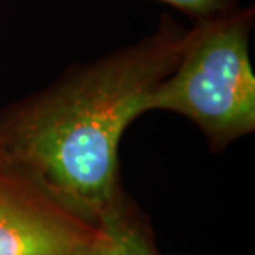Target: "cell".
Returning <instances> with one entry per match:
<instances>
[{"instance_id": "2", "label": "cell", "mask_w": 255, "mask_h": 255, "mask_svg": "<svg viewBox=\"0 0 255 255\" xmlns=\"http://www.w3.org/2000/svg\"><path fill=\"white\" fill-rule=\"evenodd\" d=\"M254 7H236L187 28L179 60L147 98V111H169L196 125L212 151L255 131L251 63Z\"/></svg>"}, {"instance_id": "4", "label": "cell", "mask_w": 255, "mask_h": 255, "mask_svg": "<svg viewBox=\"0 0 255 255\" xmlns=\"http://www.w3.org/2000/svg\"><path fill=\"white\" fill-rule=\"evenodd\" d=\"M101 229L105 232L101 255H161L149 226L129 199L101 224Z\"/></svg>"}, {"instance_id": "1", "label": "cell", "mask_w": 255, "mask_h": 255, "mask_svg": "<svg viewBox=\"0 0 255 255\" xmlns=\"http://www.w3.org/2000/svg\"><path fill=\"white\" fill-rule=\"evenodd\" d=\"M187 28L162 15L136 43L71 65L47 88L0 106V167L101 227L123 206L120 144L179 60Z\"/></svg>"}, {"instance_id": "3", "label": "cell", "mask_w": 255, "mask_h": 255, "mask_svg": "<svg viewBox=\"0 0 255 255\" xmlns=\"http://www.w3.org/2000/svg\"><path fill=\"white\" fill-rule=\"evenodd\" d=\"M103 229L0 167V255H101Z\"/></svg>"}, {"instance_id": "5", "label": "cell", "mask_w": 255, "mask_h": 255, "mask_svg": "<svg viewBox=\"0 0 255 255\" xmlns=\"http://www.w3.org/2000/svg\"><path fill=\"white\" fill-rule=\"evenodd\" d=\"M156 2L171 5L172 8L191 17L192 22L216 17L239 7V0H156Z\"/></svg>"}]
</instances>
